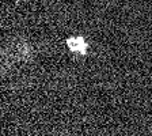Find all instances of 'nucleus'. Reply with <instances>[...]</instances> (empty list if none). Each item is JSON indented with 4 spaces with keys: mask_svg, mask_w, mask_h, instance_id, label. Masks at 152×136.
<instances>
[{
    "mask_svg": "<svg viewBox=\"0 0 152 136\" xmlns=\"http://www.w3.org/2000/svg\"><path fill=\"white\" fill-rule=\"evenodd\" d=\"M69 46L72 48L73 51H76V52H80V53H83L84 52V49H86V44L83 42V40L82 38H76V40H69Z\"/></svg>",
    "mask_w": 152,
    "mask_h": 136,
    "instance_id": "f257e3e1",
    "label": "nucleus"
}]
</instances>
